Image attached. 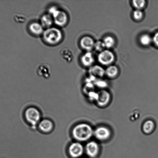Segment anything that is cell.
<instances>
[{"instance_id":"obj_20","label":"cell","mask_w":158,"mask_h":158,"mask_svg":"<svg viewBox=\"0 0 158 158\" xmlns=\"http://www.w3.org/2000/svg\"><path fill=\"white\" fill-rule=\"evenodd\" d=\"M139 41L143 46H149L152 42V38L148 34H145L141 35Z\"/></svg>"},{"instance_id":"obj_24","label":"cell","mask_w":158,"mask_h":158,"mask_svg":"<svg viewBox=\"0 0 158 158\" xmlns=\"http://www.w3.org/2000/svg\"><path fill=\"white\" fill-rule=\"evenodd\" d=\"M143 12L142 10L136 9L133 12V18L136 21H140L143 18Z\"/></svg>"},{"instance_id":"obj_26","label":"cell","mask_w":158,"mask_h":158,"mask_svg":"<svg viewBox=\"0 0 158 158\" xmlns=\"http://www.w3.org/2000/svg\"><path fill=\"white\" fill-rule=\"evenodd\" d=\"M96 84L100 87H103L106 85V82L102 80H96Z\"/></svg>"},{"instance_id":"obj_21","label":"cell","mask_w":158,"mask_h":158,"mask_svg":"<svg viewBox=\"0 0 158 158\" xmlns=\"http://www.w3.org/2000/svg\"><path fill=\"white\" fill-rule=\"evenodd\" d=\"M105 48L107 49H110L114 46L115 40L113 37L107 36L104 39L103 41Z\"/></svg>"},{"instance_id":"obj_1","label":"cell","mask_w":158,"mask_h":158,"mask_svg":"<svg viewBox=\"0 0 158 158\" xmlns=\"http://www.w3.org/2000/svg\"><path fill=\"white\" fill-rule=\"evenodd\" d=\"M94 131L90 125L86 123H81L76 125L72 130L73 136L79 142L89 140L94 135Z\"/></svg>"},{"instance_id":"obj_11","label":"cell","mask_w":158,"mask_h":158,"mask_svg":"<svg viewBox=\"0 0 158 158\" xmlns=\"http://www.w3.org/2000/svg\"><path fill=\"white\" fill-rule=\"evenodd\" d=\"M95 43L92 38L89 36L83 37L80 42V46L82 48L88 52H90L94 48Z\"/></svg>"},{"instance_id":"obj_7","label":"cell","mask_w":158,"mask_h":158,"mask_svg":"<svg viewBox=\"0 0 158 158\" xmlns=\"http://www.w3.org/2000/svg\"><path fill=\"white\" fill-rule=\"evenodd\" d=\"M69 152L71 157L78 158L83 156L84 152V148L80 142H74L69 146Z\"/></svg>"},{"instance_id":"obj_12","label":"cell","mask_w":158,"mask_h":158,"mask_svg":"<svg viewBox=\"0 0 158 158\" xmlns=\"http://www.w3.org/2000/svg\"><path fill=\"white\" fill-rule=\"evenodd\" d=\"M39 128L43 132L48 133L52 131L53 124L52 122L49 119H44L40 122Z\"/></svg>"},{"instance_id":"obj_17","label":"cell","mask_w":158,"mask_h":158,"mask_svg":"<svg viewBox=\"0 0 158 158\" xmlns=\"http://www.w3.org/2000/svg\"><path fill=\"white\" fill-rule=\"evenodd\" d=\"M90 74L91 75L97 77H103L105 75V70L101 66L99 65L92 66L89 70Z\"/></svg>"},{"instance_id":"obj_5","label":"cell","mask_w":158,"mask_h":158,"mask_svg":"<svg viewBox=\"0 0 158 158\" xmlns=\"http://www.w3.org/2000/svg\"><path fill=\"white\" fill-rule=\"evenodd\" d=\"M97 59L100 64L103 65H109L114 61L115 56L111 51L108 49H105L100 52Z\"/></svg>"},{"instance_id":"obj_9","label":"cell","mask_w":158,"mask_h":158,"mask_svg":"<svg viewBox=\"0 0 158 158\" xmlns=\"http://www.w3.org/2000/svg\"><path fill=\"white\" fill-rule=\"evenodd\" d=\"M85 150L87 155L89 157L94 158L98 156L100 152V147L97 142L91 141L87 144Z\"/></svg>"},{"instance_id":"obj_25","label":"cell","mask_w":158,"mask_h":158,"mask_svg":"<svg viewBox=\"0 0 158 158\" xmlns=\"http://www.w3.org/2000/svg\"><path fill=\"white\" fill-rule=\"evenodd\" d=\"M94 48L96 51L100 52L105 50V48H106L103 41H97L95 43Z\"/></svg>"},{"instance_id":"obj_6","label":"cell","mask_w":158,"mask_h":158,"mask_svg":"<svg viewBox=\"0 0 158 158\" xmlns=\"http://www.w3.org/2000/svg\"><path fill=\"white\" fill-rule=\"evenodd\" d=\"M94 135L97 140L103 141L108 140L110 137L111 131L107 127L100 126L94 131Z\"/></svg>"},{"instance_id":"obj_27","label":"cell","mask_w":158,"mask_h":158,"mask_svg":"<svg viewBox=\"0 0 158 158\" xmlns=\"http://www.w3.org/2000/svg\"><path fill=\"white\" fill-rule=\"evenodd\" d=\"M152 42L156 46L158 47V32L155 34L152 38Z\"/></svg>"},{"instance_id":"obj_15","label":"cell","mask_w":158,"mask_h":158,"mask_svg":"<svg viewBox=\"0 0 158 158\" xmlns=\"http://www.w3.org/2000/svg\"><path fill=\"white\" fill-rule=\"evenodd\" d=\"M62 58L68 63H71L74 59V54L72 50L67 47H64L60 51Z\"/></svg>"},{"instance_id":"obj_3","label":"cell","mask_w":158,"mask_h":158,"mask_svg":"<svg viewBox=\"0 0 158 158\" xmlns=\"http://www.w3.org/2000/svg\"><path fill=\"white\" fill-rule=\"evenodd\" d=\"M49 12L53 18L54 22L57 25L62 27L68 23V16L64 11L60 10L55 6L49 8Z\"/></svg>"},{"instance_id":"obj_2","label":"cell","mask_w":158,"mask_h":158,"mask_svg":"<svg viewBox=\"0 0 158 158\" xmlns=\"http://www.w3.org/2000/svg\"><path fill=\"white\" fill-rule=\"evenodd\" d=\"M43 39L46 43L50 45H56L61 41L63 34L60 29L55 27L46 29L43 34Z\"/></svg>"},{"instance_id":"obj_18","label":"cell","mask_w":158,"mask_h":158,"mask_svg":"<svg viewBox=\"0 0 158 158\" xmlns=\"http://www.w3.org/2000/svg\"><path fill=\"white\" fill-rule=\"evenodd\" d=\"M155 127V123L153 121L148 120L143 123L142 130L145 134H150L154 131Z\"/></svg>"},{"instance_id":"obj_8","label":"cell","mask_w":158,"mask_h":158,"mask_svg":"<svg viewBox=\"0 0 158 158\" xmlns=\"http://www.w3.org/2000/svg\"><path fill=\"white\" fill-rule=\"evenodd\" d=\"M111 100V95L108 91L103 89L97 93L96 101L100 106H105L109 103Z\"/></svg>"},{"instance_id":"obj_13","label":"cell","mask_w":158,"mask_h":158,"mask_svg":"<svg viewBox=\"0 0 158 158\" xmlns=\"http://www.w3.org/2000/svg\"><path fill=\"white\" fill-rule=\"evenodd\" d=\"M82 64L86 67H89L94 63V58L91 52H88L82 56L80 59Z\"/></svg>"},{"instance_id":"obj_10","label":"cell","mask_w":158,"mask_h":158,"mask_svg":"<svg viewBox=\"0 0 158 158\" xmlns=\"http://www.w3.org/2000/svg\"><path fill=\"white\" fill-rule=\"evenodd\" d=\"M36 73L40 77L49 78L52 73L50 66L46 63L40 64L36 69Z\"/></svg>"},{"instance_id":"obj_16","label":"cell","mask_w":158,"mask_h":158,"mask_svg":"<svg viewBox=\"0 0 158 158\" xmlns=\"http://www.w3.org/2000/svg\"><path fill=\"white\" fill-rule=\"evenodd\" d=\"M29 29L31 33L36 35H39L43 34V27L40 23H32L29 26Z\"/></svg>"},{"instance_id":"obj_22","label":"cell","mask_w":158,"mask_h":158,"mask_svg":"<svg viewBox=\"0 0 158 158\" xmlns=\"http://www.w3.org/2000/svg\"><path fill=\"white\" fill-rule=\"evenodd\" d=\"M132 4L136 9L142 10L146 6V1L144 0H134L132 1Z\"/></svg>"},{"instance_id":"obj_23","label":"cell","mask_w":158,"mask_h":158,"mask_svg":"<svg viewBox=\"0 0 158 158\" xmlns=\"http://www.w3.org/2000/svg\"><path fill=\"white\" fill-rule=\"evenodd\" d=\"M13 18L15 22L18 23H24L26 20V17L22 14H15Z\"/></svg>"},{"instance_id":"obj_19","label":"cell","mask_w":158,"mask_h":158,"mask_svg":"<svg viewBox=\"0 0 158 158\" xmlns=\"http://www.w3.org/2000/svg\"><path fill=\"white\" fill-rule=\"evenodd\" d=\"M118 69L115 66H109L105 69V75L109 78H115L118 75Z\"/></svg>"},{"instance_id":"obj_4","label":"cell","mask_w":158,"mask_h":158,"mask_svg":"<svg viewBox=\"0 0 158 158\" xmlns=\"http://www.w3.org/2000/svg\"><path fill=\"white\" fill-rule=\"evenodd\" d=\"M26 120L34 128L36 127L41 118L39 111L35 107L28 108L25 112Z\"/></svg>"},{"instance_id":"obj_14","label":"cell","mask_w":158,"mask_h":158,"mask_svg":"<svg viewBox=\"0 0 158 158\" xmlns=\"http://www.w3.org/2000/svg\"><path fill=\"white\" fill-rule=\"evenodd\" d=\"M53 22V18L49 13L43 15L40 19V24L43 28L46 29L51 27Z\"/></svg>"}]
</instances>
